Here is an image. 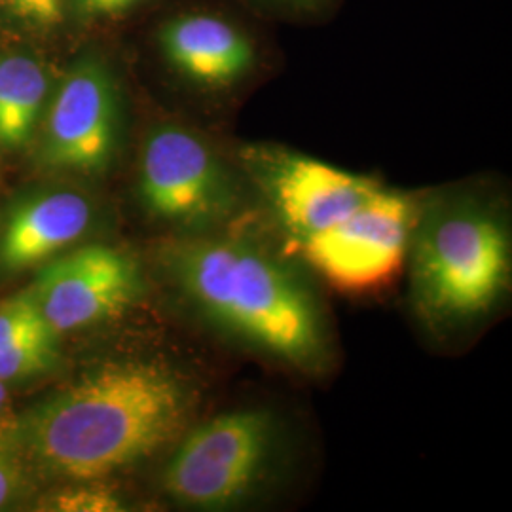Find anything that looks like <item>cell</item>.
<instances>
[{
	"label": "cell",
	"instance_id": "cell-1",
	"mask_svg": "<svg viewBox=\"0 0 512 512\" xmlns=\"http://www.w3.org/2000/svg\"><path fill=\"white\" fill-rule=\"evenodd\" d=\"M192 404L190 387L169 366L116 361L29 410L19 442L50 475L103 480L177 439Z\"/></svg>",
	"mask_w": 512,
	"mask_h": 512
},
{
	"label": "cell",
	"instance_id": "cell-2",
	"mask_svg": "<svg viewBox=\"0 0 512 512\" xmlns=\"http://www.w3.org/2000/svg\"><path fill=\"white\" fill-rule=\"evenodd\" d=\"M165 266L192 306L220 330L294 368L311 372L325 365L329 332L319 302L270 253L207 232L169 245Z\"/></svg>",
	"mask_w": 512,
	"mask_h": 512
},
{
	"label": "cell",
	"instance_id": "cell-3",
	"mask_svg": "<svg viewBox=\"0 0 512 512\" xmlns=\"http://www.w3.org/2000/svg\"><path fill=\"white\" fill-rule=\"evenodd\" d=\"M406 262L425 321L439 329L473 325L509 287V228L490 205L440 200L418 211Z\"/></svg>",
	"mask_w": 512,
	"mask_h": 512
},
{
	"label": "cell",
	"instance_id": "cell-4",
	"mask_svg": "<svg viewBox=\"0 0 512 512\" xmlns=\"http://www.w3.org/2000/svg\"><path fill=\"white\" fill-rule=\"evenodd\" d=\"M277 444L279 427L272 412H224L181 440L165 467V494L200 511L232 509L270 475Z\"/></svg>",
	"mask_w": 512,
	"mask_h": 512
},
{
	"label": "cell",
	"instance_id": "cell-5",
	"mask_svg": "<svg viewBox=\"0 0 512 512\" xmlns=\"http://www.w3.org/2000/svg\"><path fill=\"white\" fill-rule=\"evenodd\" d=\"M418 211L410 196L382 186L348 219L293 251L338 293H380L403 272Z\"/></svg>",
	"mask_w": 512,
	"mask_h": 512
},
{
	"label": "cell",
	"instance_id": "cell-6",
	"mask_svg": "<svg viewBox=\"0 0 512 512\" xmlns=\"http://www.w3.org/2000/svg\"><path fill=\"white\" fill-rule=\"evenodd\" d=\"M139 196L154 219L192 236L215 232L239 203L238 186L217 152L177 126L148 135L139 165Z\"/></svg>",
	"mask_w": 512,
	"mask_h": 512
},
{
	"label": "cell",
	"instance_id": "cell-7",
	"mask_svg": "<svg viewBox=\"0 0 512 512\" xmlns=\"http://www.w3.org/2000/svg\"><path fill=\"white\" fill-rule=\"evenodd\" d=\"M243 162L291 249L348 219L384 186L287 148H247Z\"/></svg>",
	"mask_w": 512,
	"mask_h": 512
},
{
	"label": "cell",
	"instance_id": "cell-8",
	"mask_svg": "<svg viewBox=\"0 0 512 512\" xmlns=\"http://www.w3.org/2000/svg\"><path fill=\"white\" fill-rule=\"evenodd\" d=\"M31 293L59 336L122 315L143 293V277L128 253L92 243L44 266Z\"/></svg>",
	"mask_w": 512,
	"mask_h": 512
},
{
	"label": "cell",
	"instance_id": "cell-9",
	"mask_svg": "<svg viewBox=\"0 0 512 512\" xmlns=\"http://www.w3.org/2000/svg\"><path fill=\"white\" fill-rule=\"evenodd\" d=\"M120 137V99L109 67L80 59L55 92L48 110L42 156L57 169L95 175L114 160Z\"/></svg>",
	"mask_w": 512,
	"mask_h": 512
},
{
	"label": "cell",
	"instance_id": "cell-10",
	"mask_svg": "<svg viewBox=\"0 0 512 512\" xmlns=\"http://www.w3.org/2000/svg\"><path fill=\"white\" fill-rule=\"evenodd\" d=\"M160 46L173 69L203 88H228L255 65V50L238 27L209 14L171 19Z\"/></svg>",
	"mask_w": 512,
	"mask_h": 512
},
{
	"label": "cell",
	"instance_id": "cell-11",
	"mask_svg": "<svg viewBox=\"0 0 512 512\" xmlns=\"http://www.w3.org/2000/svg\"><path fill=\"white\" fill-rule=\"evenodd\" d=\"M93 222V205L78 192L59 190L33 196L10 213L0 239V266L27 270L84 238Z\"/></svg>",
	"mask_w": 512,
	"mask_h": 512
},
{
	"label": "cell",
	"instance_id": "cell-12",
	"mask_svg": "<svg viewBox=\"0 0 512 512\" xmlns=\"http://www.w3.org/2000/svg\"><path fill=\"white\" fill-rule=\"evenodd\" d=\"M48 92L44 69L29 55L0 57V143L21 147L37 126Z\"/></svg>",
	"mask_w": 512,
	"mask_h": 512
},
{
	"label": "cell",
	"instance_id": "cell-13",
	"mask_svg": "<svg viewBox=\"0 0 512 512\" xmlns=\"http://www.w3.org/2000/svg\"><path fill=\"white\" fill-rule=\"evenodd\" d=\"M57 334L50 327L35 330L0 349V380L12 382L40 374L54 365Z\"/></svg>",
	"mask_w": 512,
	"mask_h": 512
},
{
	"label": "cell",
	"instance_id": "cell-14",
	"mask_svg": "<svg viewBox=\"0 0 512 512\" xmlns=\"http://www.w3.org/2000/svg\"><path fill=\"white\" fill-rule=\"evenodd\" d=\"M76 486L61 490L48 501V511L61 512H120L126 503L120 495L99 480L74 482Z\"/></svg>",
	"mask_w": 512,
	"mask_h": 512
},
{
	"label": "cell",
	"instance_id": "cell-15",
	"mask_svg": "<svg viewBox=\"0 0 512 512\" xmlns=\"http://www.w3.org/2000/svg\"><path fill=\"white\" fill-rule=\"evenodd\" d=\"M48 327L31 291L18 294L0 306V349L38 329Z\"/></svg>",
	"mask_w": 512,
	"mask_h": 512
},
{
	"label": "cell",
	"instance_id": "cell-16",
	"mask_svg": "<svg viewBox=\"0 0 512 512\" xmlns=\"http://www.w3.org/2000/svg\"><path fill=\"white\" fill-rule=\"evenodd\" d=\"M10 12L27 23L50 27L63 18V0H6Z\"/></svg>",
	"mask_w": 512,
	"mask_h": 512
},
{
	"label": "cell",
	"instance_id": "cell-17",
	"mask_svg": "<svg viewBox=\"0 0 512 512\" xmlns=\"http://www.w3.org/2000/svg\"><path fill=\"white\" fill-rule=\"evenodd\" d=\"M143 0H74L76 10L82 18H112L128 12L135 4Z\"/></svg>",
	"mask_w": 512,
	"mask_h": 512
},
{
	"label": "cell",
	"instance_id": "cell-18",
	"mask_svg": "<svg viewBox=\"0 0 512 512\" xmlns=\"http://www.w3.org/2000/svg\"><path fill=\"white\" fill-rule=\"evenodd\" d=\"M23 476L18 465L0 454V509H4L21 492Z\"/></svg>",
	"mask_w": 512,
	"mask_h": 512
},
{
	"label": "cell",
	"instance_id": "cell-19",
	"mask_svg": "<svg viewBox=\"0 0 512 512\" xmlns=\"http://www.w3.org/2000/svg\"><path fill=\"white\" fill-rule=\"evenodd\" d=\"M6 401H8V389H6V382L0 380V412L6 406Z\"/></svg>",
	"mask_w": 512,
	"mask_h": 512
}]
</instances>
